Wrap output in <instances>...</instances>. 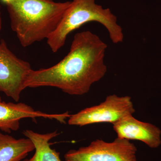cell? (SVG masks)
<instances>
[{
  "label": "cell",
  "mask_w": 161,
  "mask_h": 161,
  "mask_svg": "<svg viewBox=\"0 0 161 161\" xmlns=\"http://www.w3.org/2000/svg\"><path fill=\"white\" fill-rule=\"evenodd\" d=\"M136 152L130 141L117 137L111 142L95 140L87 147L69 150L64 158L65 161H137Z\"/></svg>",
  "instance_id": "5b68a950"
},
{
  "label": "cell",
  "mask_w": 161,
  "mask_h": 161,
  "mask_svg": "<svg viewBox=\"0 0 161 161\" xmlns=\"http://www.w3.org/2000/svg\"><path fill=\"white\" fill-rule=\"evenodd\" d=\"M1 2L4 4H6V5H8L12 2L13 0H1Z\"/></svg>",
  "instance_id": "8fae6325"
},
{
  "label": "cell",
  "mask_w": 161,
  "mask_h": 161,
  "mask_svg": "<svg viewBox=\"0 0 161 161\" xmlns=\"http://www.w3.org/2000/svg\"><path fill=\"white\" fill-rule=\"evenodd\" d=\"M70 3L13 0L6 5L12 30L22 46L47 40L58 28Z\"/></svg>",
  "instance_id": "7a4b0ae2"
},
{
  "label": "cell",
  "mask_w": 161,
  "mask_h": 161,
  "mask_svg": "<svg viewBox=\"0 0 161 161\" xmlns=\"http://www.w3.org/2000/svg\"><path fill=\"white\" fill-rule=\"evenodd\" d=\"M32 69L29 62L18 58L5 40H0V92L18 102Z\"/></svg>",
  "instance_id": "8992f818"
},
{
  "label": "cell",
  "mask_w": 161,
  "mask_h": 161,
  "mask_svg": "<svg viewBox=\"0 0 161 161\" xmlns=\"http://www.w3.org/2000/svg\"><path fill=\"white\" fill-rule=\"evenodd\" d=\"M2 28V14H1V6L0 5V32Z\"/></svg>",
  "instance_id": "7c38bea8"
},
{
  "label": "cell",
  "mask_w": 161,
  "mask_h": 161,
  "mask_svg": "<svg viewBox=\"0 0 161 161\" xmlns=\"http://www.w3.org/2000/svg\"><path fill=\"white\" fill-rule=\"evenodd\" d=\"M23 133L34 145L35 153L30 158L24 159L21 161H62L60 153L52 149L49 142L51 140L59 135L58 131L42 134L26 130Z\"/></svg>",
  "instance_id": "9c48e42d"
},
{
  "label": "cell",
  "mask_w": 161,
  "mask_h": 161,
  "mask_svg": "<svg viewBox=\"0 0 161 161\" xmlns=\"http://www.w3.org/2000/svg\"><path fill=\"white\" fill-rule=\"evenodd\" d=\"M34 150L29 138L16 139L0 132V161H21Z\"/></svg>",
  "instance_id": "30bf717a"
},
{
  "label": "cell",
  "mask_w": 161,
  "mask_h": 161,
  "mask_svg": "<svg viewBox=\"0 0 161 161\" xmlns=\"http://www.w3.org/2000/svg\"><path fill=\"white\" fill-rule=\"evenodd\" d=\"M112 125L119 138L141 141L151 148H157L160 146L161 130L159 128L139 120L133 115L126 116Z\"/></svg>",
  "instance_id": "ba28073f"
},
{
  "label": "cell",
  "mask_w": 161,
  "mask_h": 161,
  "mask_svg": "<svg viewBox=\"0 0 161 161\" xmlns=\"http://www.w3.org/2000/svg\"><path fill=\"white\" fill-rule=\"evenodd\" d=\"M70 115L69 112L61 114H48L36 111L25 103L5 102L0 96V130L6 133L17 131L19 128L20 120L23 119L41 117L65 124Z\"/></svg>",
  "instance_id": "52a82bcc"
},
{
  "label": "cell",
  "mask_w": 161,
  "mask_h": 161,
  "mask_svg": "<svg viewBox=\"0 0 161 161\" xmlns=\"http://www.w3.org/2000/svg\"><path fill=\"white\" fill-rule=\"evenodd\" d=\"M135 109L129 96L115 94L107 96L105 100L97 105L86 108L68 118L70 125L84 126L92 124L109 123L112 125L130 115Z\"/></svg>",
  "instance_id": "277c9868"
},
{
  "label": "cell",
  "mask_w": 161,
  "mask_h": 161,
  "mask_svg": "<svg viewBox=\"0 0 161 161\" xmlns=\"http://www.w3.org/2000/svg\"><path fill=\"white\" fill-rule=\"evenodd\" d=\"M107 47L89 31L77 33L69 53L60 62L48 68L32 69L25 84L26 88L53 87L70 95L87 94L92 85L106 74L104 58Z\"/></svg>",
  "instance_id": "6da1fadb"
},
{
  "label": "cell",
  "mask_w": 161,
  "mask_h": 161,
  "mask_svg": "<svg viewBox=\"0 0 161 161\" xmlns=\"http://www.w3.org/2000/svg\"><path fill=\"white\" fill-rule=\"evenodd\" d=\"M91 22L103 25L113 43L123 41L122 28L110 9L96 4L95 0H72L58 28L47 38V45L53 53H56L64 46L71 32Z\"/></svg>",
  "instance_id": "3957f363"
}]
</instances>
